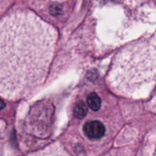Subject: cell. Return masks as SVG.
<instances>
[{
    "mask_svg": "<svg viewBox=\"0 0 156 156\" xmlns=\"http://www.w3.org/2000/svg\"><path fill=\"white\" fill-rule=\"evenodd\" d=\"M57 32L29 11L2 18L0 28V91L19 99L44 83L55 50Z\"/></svg>",
    "mask_w": 156,
    "mask_h": 156,
    "instance_id": "obj_1",
    "label": "cell"
},
{
    "mask_svg": "<svg viewBox=\"0 0 156 156\" xmlns=\"http://www.w3.org/2000/svg\"><path fill=\"white\" fill-rule=\"evenodd\" d=\"M156 49L146 41L134 42L117 53L108 80L116 92L133 96L154 80Z\"/></svg>",
    "mask_w": 156,
    "mask_h": 156,
    "instance_id": "obj_2",
    "label": "cell"
},
{
    "mask_svg": "<svg viewBox=\"0 0 156 156\" xmlns=\"http://www.w3.org/2000/svg\"><path fill=\"white\" fill-rule=\"evenodd\" d=\"M83 130L88 138L98 140L104 136L105 133V127L101 122L98 120H91L84 125Z\"/></svg>",
    "mask_w": 156,
    "mask_h": 156,
    "instance_id": "obj_3",
    "label": "cell"
},
{
    "mask_svg": "<svg viewBox=\"0 0 156 156\" xmlns=\"http://www.w3.org/2000/svg\"><path fill=\"white\" fill-rule=\"evenodd\" d=\"M27 156H71L59 143H55L51 146L38 152H34Z\"/></svg>",
    "mask_w": 156,
    "mask_h": 156,
    "instance_id": "obj_4",
    "label": "cell"
},
{
    "mask_svg": "<svg viewBox=\"0 0 156 156\" xmlns=\"http://www.w3.org/2000/svg\"><path fill=\"white\" fill-rule=\"evenodd\" d=\"M87 101H88L89 108L94 111H98L101 106V101L100 97L95 93L90 94L88 95V99H87Z\"/></svg>",
    "mask_w": 156,
    "mask_h": 156,
    "instance_id": "obj_5",
    "label": "cell"
},
{
    "mask_svg": "<svg viewBox=\"0 0 156 156\" xmlns=\"http://www.w3.org/2000/svg\"><path fill=\"white\" fill-rule=\"evenodd\" d=\"M87 114V108L82 101L79 102L74 108V114L77 118L82 119Z\"/></svg>",
    "mask_w": 156,
    "mask_h": 156,
    "instance_id": "obj_6",
    "label": "cell"
}]
</instances>
